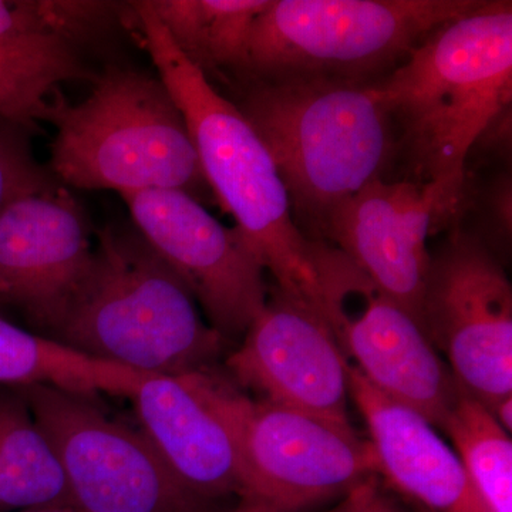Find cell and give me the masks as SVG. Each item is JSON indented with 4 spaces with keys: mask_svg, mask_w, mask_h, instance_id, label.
I'll list each match as a JSON object with an SVG mask.
<instances>
[{
    "mask_svg": "<svg viewBox=\"0 0 512 512\" xmlns=\"http://www.w3.org/2000/svg\"><path fill=\"white\" fill-rule=\"evenodd\" d=\"M375 87L392 116L404 180L429 188L433 234L457 227L471 150L512 107V3L481 0Z\"/></svg>",
    "mask_w": 512,
    "mask_h": 512,
    "instance_id": "cell-1",
    "label": "cell"
},
{
    "mask_svg": "<svg viewBox=\"0 0 512 512\" xmlns=\"http://www.w3.org/2000/svg\"><path fill=\"white\" fill-rule=\"evenodd\" d=\"M235 106L271 154L293 222L325 242L333 214L376 180H389L399 147L375 83L289 79L241 83Z\"/></svg>",
    "mask_w": 512,
    "mask_h": 512,
    "instance_id": "cell-2",
    "label": "cell"
},
{
    "mask_svg": "<svg viewBox=\"0 0 512 512\" xmlns=\"http://www.w3.org/2000/svg\"><path fill=\"white\" fill-rule=\"evenodd\" d=\"M128 6L131 26L183 113L215 200L237 222L239 238L276 288L318 308L313 241L293 222L288 192L261 138L234 101L178 50L150 0Z\"/></svg>",
    "mask_w": 512,
    "mask_h": 512,
    "instance_id": "cell-3",
    "label": "cell"
},
{
    "mask_svg": "<svg viewBox=\"0 0 512 512\" xmlns=\"http://www.w3.org/2000/svg\"><path fill=\"white\" fill-rule=\"evenodd\" d=\"M46 338L143 375L217 369L228 340L137 229L97 232L89 272Z\"/></svg>",
    "mask_w": 512,
    "mask_h": 512,
    "instance_id": "cell-4",
    "label": "cell"
},
{
    "mask_svg": "<svg viewBox=\"0 0 512 512\" xmlns=\"http://www.w3.org/2000/svg\"><path fill=\"white\" fill-rule=\"evenodd\" d=\"M53 96L46 114L56 130L49 170L63 187L211 197L183 113L160 77L111 66L96 74L80 103Z\"/></svg>",
    "mask_w": 512,
    "mask_h": 512,
    "instance_id": "cell-5",
    "label": "cell"
},
{
    "mask_svg": "<svg viewBox=\"0 0 512 512\" xmlns=\"http://www.w3.org/2000/svg\"><path fill=\"white\" fill-rule=\"evenodd\" d=\"M481 0H271L249 35L239 82L377 83Z\"/></svg>",
    "mask_w": 512,
    "mask_h": 512,
    "instance_id": "cell-6",
    "label": "cell"
},
{
    "mask_svg": "<svg viewBox=\"0 0 512 512\" xmlns=\"http://www.w3.org/2000/svg\"><path fill=\"white\" fill-rule=\"evenodd\" d=\"M52 444L82 512H232L191 494L143 431L113 419L94 394L18 387Z\"/></svg>",
    "mask_w": 512,
    "mask_h": 512,
    "instance_id": "cell-7",
    "label": "cell"
},
{
    "mask_svg": "<svg viewBox=\"0 0 512 512\" xmlns=\"http://www.w3.org/2000/svg\"><path fill=\"white\" fill-rule=\"evenodd\" d=\"M312 258L318 309L349 365L441 430L460 387L420 323L339 249L313 241Z\"/></svg>",
    "mask_w": 512,
    "mask_h": 512,
    "instance_id": "cell-8",
    "label": "cell"
},
{
    "mask_svg": "<svg viewBox=\"0 0 512 512\" xmlns=\"http://www.w3.org/2000/svg\"><path fill=\"white\" fill-rule=\"evenodd\" d=\"M420 325L461 392L490 412L512 397V286L476 235L451 228L430 252Z\"/></svg>",
    "mask_w": 512,
    "mask_h": 512,
    "instance_id": "cell-9",
    "label": "cell"
},
{
    "mask_svg": "<svg viewBox=\"0 0 512 512\" xmlns=\"http://www.w3.org/2000/svg\"><path fill=\"white\" fill-rule=\"evenodd\" d=\"M242 484L232 512H309L379 477L352 424L256 400L239 406Z\"/></svg>",
    "mask_w": 512,
    "mask_h": 512,
    "instance_id": "cell-10",
    "label": "cell"
},
{
    "mask_svg": "<svg viewBox=\"0 0 512 512\" xmlns=\"http://www.w3.org/2000/svg\"><path fill=\"white\" fill-rule=\"evenodd\" d=\"M138 234L184 282L224 339L242 338L265 308L264 269L235 228L224 227L185 192L120 194Z\"/></svg>",
    "mask_w": 512,
    "mask_h": 512,
    "instance_id": "cell-11",
    "label": "cell"
},
{
    "mask_svg": "<svg viewBox=\"0 0 512 512\" xmlns=\"http://www.w3.org/2000/svg\"><path fill=\"white\" fill-rule=\"evenodd\" d=\"M244 392L218 369L146 375L128 399L168 470L204 503L225 508L242 484L239 406ZM235 505V504H234ZM231 510V508H228Z\"/></svg>",
    "mask_w": 512,
    "mask_h": 512,
    "instance_id": "cell-12",
    "label": "cell"
},
{
    "mask_svg": "<svg viewBox=\"0 0 512 512\" xmlns=\"http://www.w3.org/2000/svg\"><path fill=\"white\" fill-rule=\"evenodd\" d=\"M227 376L254 399L320 419H349V363L313 303L269 289L265 308L225 360Z\"/></svg>",
    "mask_w": 512,
    "mask_h": 512,
    "instance_id": "cell-13",
    "label": "cell"
},
{
    "mask_svg": "<svg viewBox=\"0 0 512 512\" xmlns=\"http://www.w3.org/2000/svg\"><path fill=\"white\" fill-rule=\"evenodd\" d=\"M93 252L86 212L63 185L12 202L0 214V305L46 338Z\"/></svg>",
    "mask_w": 512,
    "mask_h": 512,
    "instance_id": "cell-14",
    "label": "cell"
},
{
    "mask_svg": "<svg viewBox=\"0 0 512 512\" xmlns=\"http://www.w3.org/2000/svg\"><path fill=\"white\" fill-rule=\"evenodd\" d=\"M430 234L433 201L429 188L404 178H389L367 184L343 202L329 222L325 242L348 256L377 288L420 323Z\"/></svg>",
    "mask_w": 512,
    "mask_h": 512,
    "instance_id": "cell-15",
    "label": "cell"
},
{
    "mask_svg": "<svg viewBox=\"0 0 512 512\" xmlns=\"http://www.w3.org/2000/svg\"><path fill=\"white\" fill-rule=\"evenodd\" d=\"M350 399L365 420L379 477L429 512H488L454 448L406 404L349 365Z\"/></svg>",
    "mask_w": 512,
    "mask_h": 512,
    "instance_id": "cell-16",
    "label": "cell"
},
{
    "mask_svg": "<svg viewBox=\"0 0 512 512\" xmlns=\"http://www.w3.org/2000/svg\"><path fill=\"white\" fill-rule=\"evenodd\" d=\"M77 510L52 444L18 387L0 386V512Z\"/></svg>",
    "mask_w": 512,
    "mask_h": 512,
    "instance_id": "cell-17",
    "label": "cell"
},
{
    "mask_svg": "<svg viewBox=\"0 0 512 512\" xmlns=\"http://www.w3.org/2000/svg\"><path fill=\"white\" fill-rule=\"evenodd\" d=\"M143 373L84 355L0 318V386L46 384L72 392L130 397Z\"/></svg>",
    "mask_w": 512,
    "mask_h": 512,
    "instance_id": "cell-18",
    "label": "cell"
},
{
    "mask_svg": "<svg viewBox=\"0 0 512 512\" xmlns=\"http://www.w3.org/2000/svg\"><path fill=\"white\" fill-rule=\"evenodd\" d=\"M271 0H150L174 45L205 76H241L249 35Z\"/></svg>",
    "mask_w": 512,
    "mask_h": 512,
    "instance_id": "cell-19",
    "label": "cell"
},
{
    "mask_svg": "<svg viewBox=\"0 0 512 512\" xmlns=\"http://www.w3.org/2000/svg\"><path fill=\"white\" fill-rule=\"evenodd\" d=\"M441 430L488 512H512V441L493 414L458 392Z\"/></svg>",
    "mask_w": 512,
    "mask_h": 512,
    "instance_id": "cell-20",
    "label": "cell"
},
{
    "mask_svg": "<svg viewBox=\"0 0 512 512\" xmlns=\"http://www.w3.org/2000/svg\"><path fill=\"white\" fill-rule=\"evenodd\" d=\"M94 77L84 63L53 62L0 45V116L36 130L37 121H46L47 96L57 84Z\"/></svg>",
    "mask_w": 512,
    "mask_h": 512,
    "instance_id": "cell-21",
    "label": "cell"
},
{
    "mask_svg": "<svg viewBox=\"0 0 512 512\" xmlns=\"http://www.w3.org/2000/svg\"><path fill=\"white\" fill-rule=\"evenodd\" d=\"M29 128L0 116V214L12 202L59 187L30 146Z\"/></svg>",
    "mask_w": 512,
    "mask_h": 512,
    "instance_id": "cell-22",
    "label": "cell"
},
{
    "mask_svg": "<svg viewBox=\"0 0 512 512\" xmlns=\"http://www.w3.org/2000/svg\"><path fill=\"white\" fill-rule=\"evenodd\" d=\"M477 212L476 235L500 258L511 247L512 234V180L510 171H501L485 184L484 190L474 200H464V205L473 204ZM463 211V210H461ZM501 259V258H500Z\"/></svg>",
    "mask_w": 512,
    "mask_h": 512,
    "instance_id": "cell-23",
    "label": "cell"
},
{
    "mask_svg": "<svg viewBox=\"0 0 512 512\" xmlns=\"http://www.w3.org/2000/svg\"><path fill=\"white\" fill-rule=\"evenodd\" d=\"M380 491V478H373L340 498L338 504L326 512H373Z\"/></svg>",
    "mask_w": 512,
    "mask_h": 512,
    "instance_id": "cell-24",
    "label": "cell"
},
{
    "mask_svg": "<svg viewBox=\"0 0 512 512\" xmlns=\"http://www.w3.org/2000/svg\"><path fill=\"white\" fill-rule=\"evenodd\" d=\"M373 512H404L402 508L399 507L392 498L384 495L382 491L377 495V500L375 503V508H373Z\"/></svg>",
    "mask_w": 512,
    "mask_h": 512,
    "instance_id": "cell-25",
    "label": "cell"
},
{
    "mask_svg": "<svg viewBox=\"0 0 512 512\" xmlns=\"http://www.w3.org/2000/svg\"><path fill=\"white\" fill-rule=\"evenodd\" d=\"M25 512H82L80 510H73V508H57V510H35Z\"/></svg>",
    "mask_w": 512,
    "mask_h": 512,
    "instance_id": "cell-26",
    "label": "cell"
},
{
    "mask_svg": "<svg viewBox=\"0 0 512 512\" xmlns=\"http://www.w3.org/2000/svg\"><path fill=\"white\" fill-rule=\"evenodd\" d=\"M417 512H429V511L421 510V508H417Z\"/></svg>",
    "mask_w": 512,
    "mask_h": 512,
    "instance_id": "cell-27",
    "label": "cell"
}]
</instances>
